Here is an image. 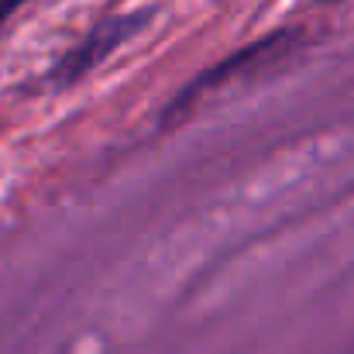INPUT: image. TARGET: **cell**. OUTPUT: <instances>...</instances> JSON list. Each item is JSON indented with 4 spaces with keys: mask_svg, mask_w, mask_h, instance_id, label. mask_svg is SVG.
I'll list each match as a JSON object with an SVG mask.
<instances>
[{
    "mask_svg": "<svg viewBox=\"0 0 354 354\" xmlns=\"http://www.w3.org/2000/svg\"><path fill=\"white\" fill-rule=\"evenodd\" d=\"M21 3H24V0H0V21H3L7 14H14Z\"/></svg>",
    "mask_w": 354,
    "mask_h": 354,
    "instance_id": "obj_2",
    "label": "cell"
},
{
    "mask_svg": "<svg viewBox=\"0 0 354 354\" xmlns=\"http://www.w3.org/2000/svg\"><path fill=\"white\" fill-rule=\"evenodd\" d=\"M148 24V14H120V17H107L104 24H97L55 69H52V80L59 86H69L76 80H83L86 73H93L104 59H111L124 41H131L141 28Z\"/></svg>",
    "mask_w": 354,
    "mask_h": 354,
    "instance_id": "obj_1",
    "label": "cell"
}]
</instances>
